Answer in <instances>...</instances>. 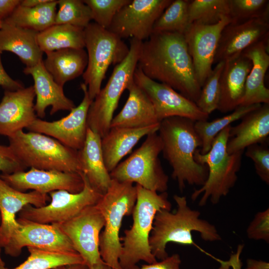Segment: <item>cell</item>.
Wrapping results in <instances>:
<instances>
[{
	"mask_svg": "<svg viewBox=\"0 0 269 269\" xmlns=\"http://www.w3.org/2000/svg\"><path fill=\"white\" fill-rule=\"evenodd\" d=\"M137 67L149 78L170 87L195 104L201 92L183 34L152 32L142 41Z\"/></svg>",
	"mask_w": 269,
	"mask_h": 269,
	"instance_id": "1",
	"label": "cell"
},
{
	"mask_svg": "<svg viewBox=\"0 0 269 269\" xmlns=\"http://www.w3.org/2000/svg\"><path fill=\"white\" fill-rule=\"evenodd\" d=\"M194 121L172 117L160 123L158 134L162 143L164 158L172 168V177L182 192L187 183L202 186L208 174V167L196 161L194 154L202 146L194 128Z\"/></svg>",
	"mask_w": 269,
	"mask_h": 269,
	"instance_id": "2",
	"label": "cell"
},
{
	"mask_svg": "<svg viewBox=\"0 0 269 269\" xmlns=\"http://www.w3.org/2000/svg\"><path fill=\"white\" fill-rule=\"evenodd\" d=\"M177 204L174 213L161 209L155 214L149 244L152 254L157 259L162 260L168 255L166 245L170 242L181 245H193L203 251L193 241L192 232L200 233L206 241L221 240L215 226L200 218V213L191 209L185 196H173Z\"/></svg>",
	"mask_w": 269,
	"mask_h": 269,
	"instance_id": "3",
	"label": "cell"
},
{
	"mask_svg": "<svg viewBox=\"0 0 269 269\" xmlns=\"http://www.w3.org/2000/svg\"><path fill=\"white\" fill-rule=\"evenodd\" d=\"M137 197L132 214L133 224L124 231L119 262L122 269H134L141 261L147 264L157 262L152 254L149 238L156 213L161 209L171 210L167 192L160 193L136 184Z\"/></svg>",
	"mask_w": 269,
	"mask_h": 269,
	"instance_id": "4",
	"label": "cell"
},
{
	"mask_svg": "<svg viewBox=\"0 0 269 269\" xmlns=\"http://www.w3.org/2000/svg\"><path fill=\"white\" fill-rule=\"evenodd\" d=\"M231 125L220 132L214 138L209 151L205 154L200 153L198 149L195 154L196 162L206 164L208 169L207 179L203 185L192 193L191 198L196 200L202 195L199 205H205L208 200L213 204L219 202L234 187L240 170L244 151L229 154L227 151V143L229 137Z\"/></svg>",
	"mask_w": 269,
	"mask_h": 269,
	"instance_id": "5",
	"label": "cell"
},
{
	"mask_svg": "<svg viewBox=\"0 0 269 269\" xmlns=\"http://www.w3.org/2000/svg\"><path fill=\"white\" fill-rule=\"evenodd\" d=\"M112 179L106 192L95 205L104 220L99 237L102 260L114 269H122L119 259L122 250L120 231L124 217L132 215L136 201V186Z\"/></svg>",
	"mask_w": 269,
	"mask_h": 269,
	"instance_id": "6",
	"label": "cell"
},
{
	"mask_svg": "<svg viewBox=\"0 0 269 269\" xmlns=\"http://www.w3.org/2000/svg\"><path fill=\"white\" fill-rule=\"evenodd\" d=\"M8 139L9 146L26 168L81 172L78 151L50 136L22 130Z\"/></svg>",
	"mask_w": 269,
	"mask_h": 269,
	"instance_id": "7",
	"label": "cell"
},
{
	"mask_svg": "<svg viewBox=\"0 0 269 269\" xmlns=\"http://www.w3.org/2000/svg\"><path fill=\"white\" fill-rule=\"evenodd\" d=\"M142 41L130 39L129 52L125 59L115 65L106 86L101 89L92 101L88 112L87 128L104 137L110 129L120 99L134 80Z\"/></svg>",
	"mask_w": 269,
	"mask_h": 269,
	"instance_id": "8",
	"label": "cell"
},
{
	"mask_svg": "<svg viewBox=\"0 0 269 269\" xmlns=\"http://www.w3.org/2000/svg\"><path fill=\"white\" fill-rule=\"evenodd\" d=\"M84 32L88 64L82 77L93 101L101 90L109 66L122 62L130 49L118 35L94 22L84 28Z\"/></svg>",
	"mask_w": 269,
	"mask_h": 269,
	"instance_id": "9",
	"label": "cell"
},
{
	"mask_svg": "<svg viewBox=\"0 0 269 269\" xmlns=\"http://www.w3.org/2000/svg\"><path fill=\"white\" fill-rule=\"evenodd\" d=\"M162 149L157 132L148 134L142 144L110 173L112 179L136 183L157 192H166L169 178L159 158Z\"/></svg>",
	"mask_w": 269,
	"mask_h": 269,
	"instance_id": "10",
	"label": "cell"
},
{
	"mask_svg": "<svg viewBox=\"0 0 269 269\" xmlns=\"http://www.w3.org/2000/svg\"><path fill=\"white\" fill-rule=\"evenodd\" d=\"M80 173L84 182L81 192L72 193L63 190L51 192L49 204L41 207L27 205L18 213V218L42 224H59L73 218L87 207L95 205L103 195Z\"/></svg>",
	"mask_w": 269,
	"mask_h": 269,
	"instance_id": "11",
	"label": "cell"
},
{
	"mask_svg": "<svg viewBox=\"0 0 269 269\" xmlns=\"http://www.w3.org/2000/svg\"><path fill=\"white\" fill-rule=\"evenodd\" d=\"M172 0H131L115 15L108 29L121 39L143 41L153 31L157 19Z\"/></svg>",
	"mask_w": 269,
	"mask_h": 269,
	"instance_id": "12",
	"label": "cell"
},
{
	"mask_svg": "<svg viewBox=\"0 0 269 269\" xmlns=\"http://www.w3.org/2000/svg\"><path fill=\"white\" fill-rule=\"evenodd\" d=\"M134 80L150 100L160 123L172 117L186 118L195 122L208 119L209 115L202 112L194 102L168 85L149 78L137 67Z\"/></svg>",
	"mask_w": 269,
	"mask_h": 269,
	"instance_id": "13",
	"label": "cell"
},
{
	"mask_svg": "<svg viewBox=\"0 0 269 269\" xmlns=\"http://www.w3.org/2000/svg\"><path fill=\"white\" fill-rule=\"evenodd\" d=\"M57 224L87 265L90 267L103 261L99 237L105 220L96 205L87 207L71 219Z\"/></svg>",
	"mask_w": 269,
	"mask_h": 269,
	"instance_id": "14",
	"label": "cell"
},
{
	"mask_svg": "<svg viewBox=\"0 0 269 269\" xmlns=\"http://www.w3.org/2000/svg\"><path fill=\"white\" fill-rule=\"evenodd\" d=\"M20 226L3 248L7 255H20L24 247L55 252L77 253L57 224H46L18 218Z\"/></svg>",
	"mask_w": 269,
	"mask_h": 269,
	"instance_id": "15",
	"label": "cell"
},
{
	"mask_svg": "<svg viewBox=\"0 0 269 269\" xmlns=\"http://www.w3.org/2000/svg\"><path fill=\"white\" fill-rule=\"evenodd\" d=\"M80 87L84 93L83 98L67 116L53 122L37 118L27 129L30 132L50 136L73 149L80 150L86 139L87 115L92 102L89 96L87 86L82 83Z\"/></svg>",
	"mask_w": 269,
	"mask_h": 269,
	"instance_id": "16",
	"label": "cell"
},
{
	"mask_svg": "<svg viewBox=\"0 0 269 269\" xmlns=\"http://www.w3.org/2000/svg\"><path fill=\"white\" fill-rule=\"evenodd\" d=\"M231 22L224 16L217 23H191L183 34L191 58L196 79L201 87L212 70L221 33Z\"/></svg>",
	"mask_w": 269,
	"mask_h": 269,
	"instance_id": "17",
	"label": "cell"
},
{
	"mask_svg": "<svg viewBox=\"0 0 269 269\" xmlns=\"http://www.w3.org/2000/svg\"><path fill=\"white\" fill-rule=\"evenodd\" d=\"M0 177L15 189L24 192L28 189L49 194L57 190L72 193L81 192L84 186L80 173L45 170L30 168L11 174H0Z\"/></svg>",
	"mask_w": 269,
	"mask_h": 269,
	"instance_id": "18",
	"label": "cell"
},
{
	"mask_svg": "<svg viewBox=\"0 0 269 269\" xmlns=\"http://www.w3.org/2000/svg\"><path fill=\"white\" fill-rule=\"evenodd\" d=\"M269 33V16L229 23L221 33L213 65L240 55L251 46L268 38Z\"/></svg>",
	"mask_w": 269,
	"mask_h": 269,
	"instance_id": "19",
	"label": "cell"
},
{
	"mask_svg": "<svg viewBox=\"0 0 269 269\" xmlns=\"http://www.w3.org/2000/svg\"><path fill=\"white\" fill-rule=\"evenodd\" d=\"M33 86L5 90L0 102V135L7 137L27 128L37 119Z\"/></svg>",
	"mask_w": 269,
	"mask_h": 269,
	"instance_id": "20",
	"label": "cell"
},
{
	"mask_svg": "<svg viewBox=\"0 0 269 269\" xmlns=\"http://www.w3.org/2000/svg\"><path fill=\"white\" fill-rule=\"evenodd\" d=\"M49 200L47 194L33 190L27 193L17 190L0 177V247L4 248L19 228L17 213L27 205L44 206Z\"/></svg>",
	"mask_w": 269,
	"mask_h": 269,
	"instance_id": "21",
	"label": "cell"
},
{
	"mask_svg": "<svg viewBox=\"0 0 269 269\" xmlns=\"http://www.w3.org/2000/svg\"><path fill=\"white\" fill-rule=\"evenodd\" d=\"M23 73L30 75L36 97L34 110L37 117L43 118L45 110L51 106L50 115L59 111H71L75 108L73 101L64 94L63 87L58 84L45 68L43 60L31 67H25Z\"/></svg>",
	"mask_w": 269,
	"mask_h": 269,
	"instance_id": "22",
	"label": "cell"
},
{
	"mask_svg": "<svg viewBox=\"0 0 269 269\" xmlns=\"http://www.w3.org/2000/svg\"><path fill=\"white\" fill-rule=\"evenodd\" d=\"M269 135V104H263L245 115L237 126H231L227 151L229 154L244 151L251 145L267 141Z\"/></svg>",
	"mask_w": 269,
	"mask_h": 269,
	"instance_id": "23",
	"label": "cell"
},
{
	"mask_svg": "<svg viewBox=\"0 0 269 269\" xmlns=\"http://www.w3.org/2000/svg\"><path fill=\"white\" fill-rule=\"evenodd\" d=\"M252 65L251 61L243 53L225 61L220 78L218 111L223 113L232 112L240 106Z\"/></svg>",
	"mask_w": 269,
	"mask_h": 269,
	"instance_id": "24",
	"label": "cell"
},
{
	"mask_svg": "<svg viewBox=\"0 0 269 269\" xmlns=\"http://www.w3.org/2000/svg\"><path fill=\"white\" fill-rule=\"evenodd\" d=\"M269 37L251 46L242 53L252 62L245 93L240 106L269 104V89L265 84L269 67Z\"/></svg>",
	"mask_w": 269,
	"mask_h": 269,
	"instance_id": "25",
	"label": "cell"
},
{
	"mask_svg": "<svg viewBox=\"0 0 269 269\" xmlns=\"http://www.w3.org/2000/svg\"><path fill=\"white\" fill-rule=\"evenodd\" d=\"M78 156L80 173L95 190L104 194L111 183L112 178L105 165L101 136L87 128L84 144L78 151Z\"/></svg>",
	"mask_w": 269,
	"mask_h": 269,
	"instance_id": "26",
	"label": "cell"
},
{
	"mask_svg": "<svg viewBox=\"0 0 269 269\" xmlns=\"http://www.w3.org/2000/svg\"><path fill=\"white\" fill-rule=\"evenodd\" d=\"M127 90L128 98L120 112L113 117L110 128H141L160 124L152 103L134 80Z\"/></svg>",
	"mask_w": 269,
	"mask_h": 269,
	"instance_id": "27",
	"label": "cell"
},
{
	"mask_svg": "<svg viewBox=\"0 0 269 269\" xmlns=\"http://www.w3.org/2000/svg\"><path fill=\"white\" fill-rule=\"evenodd\" d=\"M159 125L141 128H111L101 138V148L106 167L110 173L144 136L157 132Z\"/></svg>",
	"mask_w": 269,
	"mask_h": 269,
	"instance_id": "28",
	"label": "cell"
},
{
	"mask_svg": "<svg viewBox=\"0 0 269 269\" xmlns=\"http://www.w3.org/2000/svg\"><path fill=\"white\" fill-rule=\"evenodd\" d=\"M38 32L3 24L0 28V51L16 55L26 67L35 66L42 61L43 52L37 41Z\"/></svg>",
	"mask_w": 269,
	"mask_h": 269,
	"instance_id": "29",
	"label": "cell"
},
{
	"mask_svg": "<svg viewBox=\"0 0 269 269\" xmlns=\"http://www.w3.org/2000/svg\"><path fill=\"white\" fill-rule=\"evenodd\" d=\"M45 53L44 66L62 87L82 75L87 66L88 55L84 49L65 48Z\"/></svg>",
	"mask_w": 269,
	"mask_h": 269,
	"instance_id": "30",
	"label": "cell"
},
{
	"mask_svg": "<svg viewBox=\"0 0 269 269\" xmlns=\"http://www.w3.org/2000/svg\"><path fill=\"white\" fill-rule=\"evenodd\" d=\"M83 28L70 24H53L38 33L37 41L43 52L85 47Z\"/></svg>",
	"mask_w": 269,
	"mask_h": 269,
	"instance_id": "31",
	"label": "cell"
},
{
	"mask_svg": "<svg viewBox=\"0 0 269 269\" xmlns=\"http://www.w3.org/2000/svg\"><path fill=\"white\" fill-rule=\"evenodd\" d=\"M58 0L33 7L19 5L2 23L41 32L55 24Z\"/></svg>",
	"mask_w": 269,
	"mask_h": 269,
	"instance_id": "32",
	"label": "cell"
},
{
	"mask_svg": "<svg viewBox=\"0 0 269 269\" xmlns=\"http://www.w3.org/2000/svg\"><path fill=\"white\" fill-rule=\"evenodd\" d=\"M262 104H254L239 106L231 113L223 117L216 119L212 121H196L194 123L195 130L200 138L202 146L200 153L204 154L210 149L213 141L217 135L231 124L241 119L245 115L261 106Z\"/></svg>",
	"mask_w": 269,
	"mask_h": 269,
	"instance_id": "33",
	"label": "cell"
},
{
	"mask_svg": "<svg viewBox=\"0 0 269 269\" xmlns=\"http://www.w3.org/2000/svg\"><path fill=\"white\" fill-rule=\"evenodd\" d=\"M27 248L29 255L24 262L12 269L4 266L0 269H52L61 265L85 263L76 252H55L30 247Z\"/></svg>",
	"mask_w": 269,
	"mask_h": 269,
	"instance_id": "34",
	"label": "cell"
},
{
	"mask_svg": "<svg viewBox=\"0 0 269 269\" xmlns=\"http://www.w3.org/2000/svg\"><path fill=\"white\" fill-rule=\"evenodd\" d=\"M188 11L190 24H214L229 16L230 0H188Z\"/></svg>",
	"mask_w": 269,
	"mask_h": 269,
	"instance_id": "35",
	"label": "cell"
},
{
	"mask_svg": "<svg viewBox=\"0 0 269 269\" xmlns=\"http://www.w3.org/2000/svg\"><path fill=\"white\" fill-rule=\"evenodd\" d=\"M188 0H172L155 21L152 32H174L184 34L190 25Z\"/></svg>",
	"mask_w": 269,
	"mask_h": 269,
	"instance_id": "36",
	"label": "cell"
},
{
	"mask_svg": "<svg viewBox=\"0 0 269 269\" xmlns=\"http://www.w3.org/2000/svg\"><path fill=\"white\" fill-rule=\"evenodd\" d=\"M54 24H70L85 28L92 20L91 11L81 0H59Z\"/></svg>",
	"mask_w": 269,
	"mask_h": 269,
	"instance_id": "37",
	"label": "cell"
},
{
	"mask_svg": "<svg viewBox=\"0 0 269 269\" xmlns=\"http://www.w3.org/2000/svg\"><path fill=\"white\" fill-rule=\"evenodd\" d=\"M225 62L217 64L206 78L201 89L200 94L196 103L204 113L209 115L217 110L220 98V78Z\"/></svg>",
	"mask_w": 269,
	"mask_h": 269,
	"instance_id": "38",
	"label": "cell"
},
{
	"mask_svg": "<svg viewBox=\"0 0 269 269\" xmlns=\"http://www.w3.org/2000/svg\"><path fill=\"white\" fill-rule=\"evenodd\" d=\"M268 16V0H230V22L240 23Z\"/></svg>",
	"mask_w": 269,
	"mask_h": 269,
	"instance_id": "39",
	"label": "cell"
},
{
	"mask_svg": "<svg viewBox=\"0 0 269 269\" xmlns=\"http://www.w3.org/2000/svg\"><path fill=\"white\" fill-rule=\"evenodd\" d=\"M131 0H84L90 8L92 20L108 29L116 13Z\"/></svg>",
	"mask_w": 269,
	"mask_h": 269,
	"instance_id": "40",
	"label": "cell"
},
{
	"mask_svg": "<svg viewBox=\"0 0 269 269\" xmlns=\"http://www.w3.org/2000/svg\"><path fill=\"white\" fill-rule=\"evenodd\" d=\"M267 142L248 146L245 154L253 161L257 175L262 181L269 184V148Z\"/></svg>",
	"mask_w": 269,
	"mask_h": 269,
	"instance_id": "41",
	"label": "cell"
},
{
	"mask_svg": "<svg viewBox=\"0 0 269 269\" xmlns=\"http://www.w3.org/2000/svg\"><path fill=\"white\" fill-rule=\"evenodd\" d=\"M250 239L269 242V209L258 212L247 229Z\"/></svg>",
	"mask_w": 269,
	"mask_h": 269,
	"instance_id": "42",
	"label": "cell"
},
{
	"mask_svg": "<svg viewBox=\"0 0 269 269\" xmlns=\"http://www.w3.org/2000/svg\"><path fill=\"white\" fill-rule=\"evenodd\" d=\"M26 168L9 145L0 144V171L1 173L11 174L25 171Z\"/></svg>",
	"mask_w": 269,
	"mask_h": 269,
	"instance_id": "43",
	"label": "cell"
},
{
	"mask_svg": "<svg viewBox=\"0 0 269 269\" xmlns=\"http://www.w3.org/2000/svg\"><path fill=\"white\" fill-rule=\"evenodd\" d=\"M181 263L180 256L174 254L160 262L143 265L140 268L137 267L134 269H180Z\"/></svg>",
	"mask_w": 269,
	"mask_h": 269,
	"instance_id": "44",
	"label": "cell"
},
{
	"mask_svg": "<svg viewBox=\"0 0 269 269\" xmlns=\"http://www.w3.org/2000/svg\"><path fill=\"white\" fill-rule=\"evenodd\" d=\"M2 52L0 51V86L5 90L15 91L24 88L22 83L11 78L4 70L1 59Z\"/></svg>",
	"mask_w": 269,
	"mask_h": 269,
	"instance_id": "45",
	"label": "cell"
},
{
	"mask_svg": "<svg viewBox=\"0 0 269 269\" xmlns=\"http://www.w3.org/2000/svg\"><path fill=\"white\" fill-rule=\"evenodd\" d=\"M21 0H0V21L8 17L20 4Z\"/></svg>",
	"mask_w": 269,
	"mask_h": 269,
	"instance_id": "46",
	"label": "cell"
},
{
	"mask_svg": "<svg viewBox=\"0 0 269 269\" xmlns=\"http://www.w3.org/2000/svg\"><path fill=\"white\" fill-rule=\"evenodd\" d=\"M245 269H269V263L253 259H248Z\"/></svg>",
	"mask_w": 269,
	"mask_h": 269,
	"instance_id": "47",
	"label": "cell"
},
{
	"mask_svg": "<svg viewBox=\"0 0 269 269\" xmlns=\"http://www.w3.org/2000/svg\"><path fill=\"white\" fill-rule=\"evenodd\" d=\"M51 0H21L20 5L27 7H33L50 1Z\"/></svg>",
	"mask_w": 269,
	"mask_h": 269,
	"instance_id": "48",
	"label": "cell"
},
{
	"mask_svg": "<svg viewBox=\"0 0 269 269\" xmlns=\"http://www.w3.org/2000/svg\"><path fill=\"white\" fill-rule=\"evenodd\" d=\"M52 269H90L89 267L85 263L61 265Z\"/></svg>",
	"mask_w": 269,
	"mask_h": 269,
	"instance_id": "49",
	"label": "cell"
},
{
	"mask_svg": "<svg viewBox=\"0 0 269 269\" xmlns=\"http://www.w3.org/2000/svg\"><path fill=\"white\" fill-rule=\"evenodd\" d=\"M90 269H114L110 266H108L103 261L94 264L89 267Z\"/></svg>",
	"mask_w": 269,
	"mask_h": 269,
	"instance_id": "50",
	"label": "cell"
},
{
	"mask_svg": "<svg viewBox=\"0 0 269 269\" xmlns=\"http://www.w3.org/2000/svg\"><path fill=\"white\" fill-rule=\"evenodd\" d=\"M1 247H0V268L5 266V263L2 260L1 256Z\"/></svg>",
	"mask_w": 269,
	"mask_h": 269,
	"instance_id": "51",
	"label": "cell"
},
{
	"mask_svg": "<svg viewBox=\"0 0 269 269\" xmlns=\"http://www.w3.org/2000/svg\"><path fill=\"white\" fill-rule=\"evenodd\" d=\"M2 26V22L0 21V28H1Z\"/></svg>",
	"mask_w": 269,
	"mask_h": 269,
	"instance_id": "52",
	"label": "cell"
}]
</instances>
